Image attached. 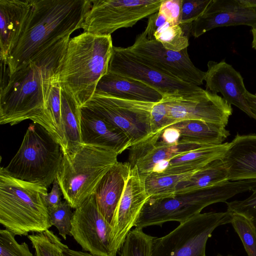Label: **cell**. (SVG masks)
Returning a JSON list of instances; mask_svg holds the SVG:
<instances>
[{
    "mask_svg": "<svg viewBox=\"0 0 256 256\" xmlns=\"http://www.w3.org/2000/svg\"><path fill=\"white\" fill-rule=\"evenodd\" d=\"M62 194L60 184L56 178L52 183V187L50 193H48L46 202L48 208H54L62 202L61 196Z\"/></svg>",
    "mask_w": 256,
    "mask_h": 256,
    "instance_id": "40",
    "label": "cell"
},
{
    "mask_svg": "<svg viewBox=\"0 0 256 256\" xmlns=\"http://www.w3.org/2000/svg\"><path fill=\"white\" fill-rule=\"evenodd\" d=\"M193 172L167 174L152 172L144 176L146 191L150 198L162 199L173 197L176 195L177 185Z\"/></svg>",
    "mask_w": 256,
    "mask_h": 256,
    "instance_id": "29",
    "label": "cell"
},
{
    "mask_svg": "<svg viewBox=\"0 0 256 256\" xmlns=\"http://www.w3.org/2000/svg\"><path fill=\"white\" fill-rule=\"evenodd\" d=\"M171 126L179 130L180 142L219 145L230 135V132L222 124L198 120H184Z\"/></svg>",
    "mask_w": 256,
    "mask_h": 256,
    "instance_id": "25",
    "label": "cell"
},
{
    "mask_svg": "<svg viewBox=\"0 0 256 256\" xmlns=\"http://www.w3.org/2000/svg\"><path fill=\"white\" fill-rule=\"evenodd\" d=\"M226 204L227 210L246 218L250 222L256 232V188L248 198L226 202Z\"/></svg>",
    "mask_w": 256,
    "mask_h": 256,
    "instance_id": "36",
    "label": "cell"
},
{
    "mask_svg": "<svg viewBox=\"0 0 256 256\" xmlns=\"http://www.w3.org/2000/svg\"><path fill=\"white\" fill-rule=\"evenodd\" d=\"M228 180V169L222 159L214 160L180 182L176 194L206 188Z\"/></svg>",
    "mask_w": 256,
    "mask_h": 256,
    "instance_id": "28",
    "label": "cell"
},
{
    "mask_svg": "<svg viewBox=\"0 0 256 256\" xmlns=\"http://www.w3.org/2000/svg\"><path fill=\"white\" fill-rule=\"evenodd\" d=\"M14 236L6 229L0 230V256H34L26 243L18 244Z\"/></svg>",
    "mask_w": 256,
    "mask_h": 256,
    "instance_id": "35",
    "label": "cell"
},
{
    "mask_svg": "<svg viewBox=\"0 0 256 256\" xmlns=\"http://www.w3.org/2000/svg\"><path fill=\"white\" fill-rule=\"evenodd\" d=\"M91 0H32L22 32L6 62L9 76L36 53L81 28Z\"/></svg>",
    "mask_w": 256,
    "mask_h": 256,
    "instance_id": "2",
    "label": "cell"
},
{
    "mask_svg": "<svg viewBox=\"0 0 256 256\" xmlns=\"http://www.w3.org/2000/svg\"><path fill=\"white\" fill-rule=\"evenodd\" d=\"M61 108V86L55 79L46 103L45 114L56 131L58 142L64 154L66 144L62 124Z\"/></svg>",
    "mask_w": 256,
    "mask_h": 256,
    "instance_id": "30",
    "label": "cell"
},
{
    "mask_svg": "<svg viewBox=\"0 0 256 256\" xmlns=\"http://www.w3.org/2000/svg\"><path fill=\"white\" fill-rule=\"evenodd\" d=\"M252 47L256 50V28H252Z\"/></svg>",
    "mask_w": 256,
    "mask_h": 256,
    "instance_id": "45",
    "label": "cell"
},
{
    "mask_svg": "<svg viewBox=\"0 0 256 256\" xmlns=\"http://www.w3.org/2000/svg\"><path fill=\"white\" fill-rule=\"evenodd\" d=\"M63 156L55 138L43 126L33 123L28 127L18 152L4 168L16 178L47 188L56 178Z\"/></svg>",
    "mask_w": 256,
    "mask_h": 256,
    "instance_id": "6",
    "label": "cell"
},
{
    "mask_svg": "<svg viewBox=\"0 0 256 256\" xmlns=\"http://www.w3.org/2000/svg\"><path fill=\"white\" fill-rule=\"evenodd\" d=\"M160 132L150 134L130 148L128 162L138 172L145 176L152 172L154 166L163 160H168L184 153L206 146L196 144L180 142L166 144L160 139Z\"/></svg>",
    "mask_w": 256,
    "mask_h": 256,
    "instance_id": "17",
    "label": "cell"
},
{
    "mask_svg": "<svg viewBox=\"0 0 256 256\" xmlns=\"http://www.w3.org/2000/svg\"><path fill=\"white\" fill-rule=\"evenodd\" d=\"M174 124L170 117L164 98L153 106L150 116L151 134H155Z\"/></svg>",
    "mask_w": 256,
    "mask_h": 256,
    "instance_id": "38",
    "label": "cell"
},
{
    "mask_svg": "<svg viewBox=\"0 0 256 256\" xmlns=\"http://www.w3.org/2000/svg\"><path fill=\"white\" fill-rule=\"evenodd\" d=\"M113 47L111 35L84 32L70 39L56 80L73 94L81 107L108 72Z\"/></svg>",
    "mask_w": 256,
    "mask_h": 256,
    "instance_id": "3",
    "label": "cell"
},
{
    "mask_svg": "<svg viewBox=\"0 0 256 256\" xmlns=\"http://www.w3.org/2000/svg\"><path fill=\"white\" fill-rule=\"evenodd\" d=\"M246 98L251 111L256 117V94H252L247 91Z\"/></svg>",
    "mask_w": 256,
    "mask_h": 256,
    "instance_id": "43",
    "label": "cell"
},
{
    "mask_svg": "<svg viewBox=\"0 0 256 256\" xmlns=\"http://www.w3.org/2000/svg\"><path fill=\"white\" fill-rule=\"evenodd\" d=\"M126 48L139 60L166 75L198 86L204 84L206 72L192 62L188 48L180 52L167 49L145 30Z\"/></svg>",
    "mask_w": 256,
    "mask_h": 256,
    "instance_id": "11",
    "label": "cell"
},
{
    "mask_svg": "<svg viewBox=\"0 0 256 256\" xmlns=\"http://www.w3.org/2000/svg\"><path fill=\"white\" fill-rule=\"evenodd\" d=\"M144 30L167 49L180 52L189 45L183 27L168 22L158 11L148 17Z\"/></svg>",
    "mask_w": 256,
    "mask_h": 256,
    "instance_id": "27",
    "label": "cell"
},
{
    "mask_svg": "<svg viewBox=\"0 0 256 256\" xmlns=\"http://www.w3.org/2000/svg\"><path fill=\"white\" fill-rule=\"evenodd\" d=\"M32 0H0V58L4 64L22 32Z\"/></svg>",
    "mask_w": 256,
    "mask_h": 256,
    "instance_id": "20",
    "label": "cell"
},
{
    "mask_svg": "<svg viewBox=\"0 0 256 256\" xmlns=\"http://www.w3.org/2000/svg\"><path fill=\"white\" fill-rule=\"evenodd\" d=\"M160 140L166 144H175L180 142V133L175 127L170 126L160 132Z\"/></svg>",
    "mask_w": 256,
    "mask_h": 256,
    "instance_id": "41",
    "label": "cell"
},
{
    "mask_svg": "<svg viewBox=\"0 0 256 256\" xmlns=\"http://www.w3.org/2000/svg\"><path fill=\"white\" fill-rule=\"evenodd\" d=\"M154 104L95 92L82 106L123 132L132 146L151 134L150 112Z\"/></svg>",
    "mask_w": 256,
    "mask_h": 256,
    "instance_id": "9",
    "label": "cell"
},
{
    "mask_svg": "<svg viewBox=\"0 0 256 256\" xmlns=\"http://www.w3.org/2000/svg\"><path fill=\"white\" fill-rule=\"evenodd\" d=\"M222 160L228 180H256V134H238L229 142Z\"/></svg>",
    "mask_w": 256,
    "mask_h": 256,
    "instance_id": "22",
    "label": "cell"
},
{
    "mask_svg": "<svg viewBox=\"0 0 256 256\" xmlns=\"http://www.w3.org/2000/svg\"><path fill=\"white\" fill-rule=\"evenodd\" d=\"M239 1L246 6L256 8V0H239Z\"/></svg>",
    "mask_w": 256,
    "mask_h": 256,
    "instance_id": "44",
    "label": "cell"
},
{
    "mask_svg": "<svg viewBox=\"0 0 256 256\" xmlns=\"http://www.w3.org/2000/svg\"><path fill=\"white\" fill-rule=\"evenodd\" d=\"M118 155L84 144L72 155H64L56 178L64 199L72 208H78L94 193L103 176L118 162Z\"/></svg>",
    "mask_w": 256,
    "mask_h": 256,
    "instance_id": "7",
    "label": "cell"
},
{
    "mask_svg": "<svg viewBox=\"0 0 256 256\" xmlns=\"http://www.w3.org/2000/svg\"><path fill=\"white\" fill-rule=\"evenodd\" d=\"M70 235L82 250L96 256H116L112 228L102 214L94 193L73 212Z\"/></svg>",
    "mask_w": 256,
    "mask_h": 256,
    "instance_id": "13",
    "label": "cell"
},
{
    "mask_svg": "<svg viewBox=\"0 0 256 256\" xmlns=\"http://www.w3.org/2000/svg\"><path fill=\"white\" fill-rule=\"evenodd\" d=\"M230 224L241 240L248 256H256V232L245 217L232 212Z\"/></svg>",
    "mask_w": 256,
    "mask_h": 256,
    "instance_id": "33",
    "label": "cell"
},
{
    "mask_svg": "<svg viewBox=\"0 0 256 256\" xmlns=\"http://www.w3.org/2000/svg\"><path fill=\"white\" fill-rule=\"evenodd\" d=\"M35 250V256H61L66 244L48 230L28 236Z\"/></svg>",
    "mask_w": 256,
    "mask_h": 256,
    "instance_id": "31",
    "label": "cell"
},
{
    "mask_svg": "<svg viewBox=\"0 0 256 256\" xmlns=\"http://www.w3.org/2000/svg\"><path fill=\"white\" fill-rule=\"evenodd\" d=\"M217 256H222V255H221V254H218V255H217ZM232 256V255H228V256Z\"/></svg>",
    "mask_w": 256,
    "mask_h": 256,
    "instance_id": "46",
    "label": "cell"
},
{
    "mask_svg": "<svg viewBox=\"0 0 256 256\" xmlns=\"http://www.w3.org/2000/svg\"><path fill=\"white\" fill-rule=\"evenodd\" d=\"M182 6V0H163L158 12L168 22L180 25Z\"/></svg>",
    "mask_w": 256,
    "mask_h": 256,
    "instance_id": "39",
    "label": "cell"
},
{
    "mask_svg": "<svg viewBox=\"0 0 256 256\" xmlns=\"http://www.w3.org/2000/svg\"><path fill=\"white\" fill-rule=\"evenodd\" d=\"M71 208L68 203L64 200L56 208H48L51 224L57 228L59 234L64 240H66L67 234H70L72 228L73 212Z\"/></svg>",
    "mask_w": 256,
    "mask_h": 256,
    "instance_id": "34",
    "label": "cell"
},
{
    "mask_svg": "<svg viewBox=\"0 0 256 256\" xmlns=\"http://www.w3.org/2000/svg\"><path fill=\"white\" fill-rule=\"evenodd\" d=\"M95 92L130 100L156 103L163 96L144 83L108 72L98 82Z\"/></svg>",
    "mask_w": 256,
    "mask_h": 256,
    "instance_id": "23",
    "label": "cell"
},
{
    "mask_svg": "<svg viewBox=\"0 0 256 256\" xmlns=\"http://www.w3.org/2000/svg\"><path fill=\"white\" fill-rule=\"evenodd\" d=\"M80 135L84 144L102 148L118 154L131 146L127 136L92 111L81 107Z\"/></svg>",
    "mask_w": 256,
    "mask_h": 256,
    "instance_id": "19",
    "label": "cell"
},
{
    "mask_svg": "<svg viewBox=\"0 0 256 256\" xmlns=\"http://www.w3.org/2000/svg\"><path fill=\"white\" fill-rule=\"evenodd\" d=\"M204 80L206 90L214 94L220 93L230 105H234L256 120L246 98L248 91L240 74L224 60H210L207 64Z\"/></svg>",
    "mask_w": 256,
    "mask_h": 256,
    "instance_id": "18",
    "label": "cell"
},
{
    "mask_svg": "<svg viewBox=\"0 0 256 256\" xmlns=\"http://www.w3.org/2000/svg\"><path fill=\"white\" fill-rule=\"evenodd\" d=\"M238 25L256 28V8L246 6L239 0H212L204 12L191 24L190 32L198 38L218 27Z\"/></svg>",
    "mask_w": 256,
    "mask_h": 256,
    "instance_id": "16",
    "label": "cell"
},
{
    "mask_svg": "<svg viewBox=\"0 0 256 256\" xmlns=\"http://www.w3.org/2000/svg\"><path fill=\"white\" fill-rule=\"evenodd\" d=\"M232 214L226 210L193 216L167 234L155 237L150 256H206L208 239L216 228L230 223Z\"/></svg>",
    "mask_w": 256,
    "mask_h": 256,
    "instance_id": "8",
    "label": "cell"
},
{
    "mask_svg": "<svg viewBox=\"0 0 256 256\" xmlns=\"http://www.w3.org/2000/svg\"><path fill=\"white\" fill-rule=\"evenodd\" d=\"M149 198L144 176L140 174L135 167L131 168L112 224V244L116 252L121 248Z\"/></svg>",
    "mask_w": 256,
    "mask_h": 256,
    "instance_id": "15",
    "label": "cell"
},
{
    "mask_svg": "<svg viewBox=\"0 0 256 256\" xmlns=\"http://www.w3.org/2000/svg\"><path fill=\"white\" fill-rule=\"evenodd\" d=\"M81 28L98 36L134 26L157 12L163 0H91Z\"/></svg>",
    "mask_w": 256,
    "mask_h": 256,
    "instance_id": "10",
    "label": "cell"
},
{
    "mask_svg": "<svg viewBox=\"0 0 256 256\" xmlns=\"http://www.w3.org/2000/svg\"><path fill=\"white\" fill-rule=\"evenodd\" d=\"M256 188V180H227L192 192L177 194L172 198H150L134 226L142 229L152 226H162L168 222L180 224L200 214L209 205L226 202L237 194L252 190Z\"/></svg>",
    "mask_w": 256,
    "mask_h": 256,
    "instance_id": "5",
    "label": "cell"
},
{
    "mask_svg": "<svg viewBox=\"0 0 256 256\" xmlns=\"http://www.w3.org/2000/svg\"><path fill=\"white\" fill-rule=\"evenodd\" d=\"M154 238L144 233L142 229L132 230L121 247L120 256H150Z\"/></svg>",
    "mask_w": 256,
    "mask_h": 256,
    "instance_id": "32",
    "label": "cell"
},
{
    "mask_svg": "<svg viewBox=\"0 0 256 256\" xmlns=\"http://www.w3.org/2000/svg\"><path fill=\"white\" fill-rule=\"evenodd\" d=\"M61 256H96L90 253L74 250L70 249L66 245H65L62 252Z\"/></svg>",
    "mask_w": 256,
    "mask_h": 256,
    "instance_id": "42",
    "label": "cell"
},
{
    "mask_svg": "<svg viewBox=\"0 0 256 256\" xmlns=\"http://www.w3.org/2000/svg\"><path fill=\"white\" fill-rule=\"evenodd\" d=\"M174 123L193 120L228 124L232 108L222 97L206 90L185 96H163Z\"/></svg>",
    "mask_w": 256,
    "mask_h": 256,
    "instance_id": "14",
    "label": "cell"
},
{
    "mask_svg": "<svg viewBox=\"0 0 256 256\" xmlns=\"http://www.w3.org/2000/svg\"><path fill=\"white\" fill-rule=\"evenodd\" d=\"M130 169L128 162H117L103 176L94 192L100 211L112 228Z\"/></svg>",
    "mask_w": 256,
    "mask_h": 256,
    "instance_id": "21",
    "label": "cell"
},
{
    "mask_svg": "<svg viewBox=\"0 0 256 256\" xmlns=\"http://www.w3.org/2000/svg\"><path fill=\"white\" fill-rule=\"evenodd\" d=\"M61 120L66 147L64 155L70 156L82 143L80 135L81 106L72 93L61 86Z\"/></svg>",
    "mask_w": 256,
    "mask_h": 256,
    "instance_id": "26",
    "label": "cell"
},
{
    "mask_svg": "<svg viewBox=\"0 0 256 256\" xmlns=\"http://www.w3.org/2000/svg\"><path fill=\"white\" fill-rule=\"evenodd\" d=\"M108 72L141 82L158 91L163 96H185L204 90L166 75L146 64L126 48L114 46Z\"/></svg>",
    "mask_w": 256,
    "mask_h": 256,
    "instance_id": "12",
    "label": "cell"
},
{
    "mask_svg": "<svg viewBox=\"0 0 256 256\" xmlns=\"http://www.w3.org/2000/svg\"><path fill=\"white\" fill-rule=\"evenodd\" d=\"M212 0H182L180 25L190 26L206 11Z\"/></svg>",
    "mask_w": 256,
    "mask_h": 256,
    "instance_id": "37",
    "label": "cell"
},
{
    "mask_svg": "<svg viewBox=\"0 0 256 256\" xmlns=\"http://www.w3.org/2000/svg\"><path fill=\"white\" fill-rule=\"evenodd\" d=\"M47 188L10 176L0 170V223L15 236L48 230Z\"/></svg>",
    "mask_w": 256,
    "mask_h": 256,
    "instance_id": "4",
    "label": "cell"
},
{
    "mask_svg": "<svg viewBox=\"0 0 256 256\" xmlns=\"http://www.w3.org/2000/svg\"><path fill=\"white\" fill-rule=\"evenodd\" d=\"M228 146L229 142H224L206 146L177 156L168 162L162 173L180 174L196 172L214 160L222 159Z\"/></svg>",
    "mask_w": 256,
    "mask_h": 256,
    "instance_id": "24",
    "label": "cell"
},
{
    "mask_svg": "<svg viewBox=\"0 0 256 256\" xmlns=\"http://www.w3.org/2000/svg\"><path fill=\"white\" fill-rule=\"evenodd\" d=\"M70 36L56 40L9 76L0 88V124L13 126L30 120L45 128L58 142L56 131L46 115L45 105Z\"/></svg>",
    "mask_w": 256,
    "mask_h": 256,
    "instance_id": "1",
    "label": "cell"
}]
</instances>
